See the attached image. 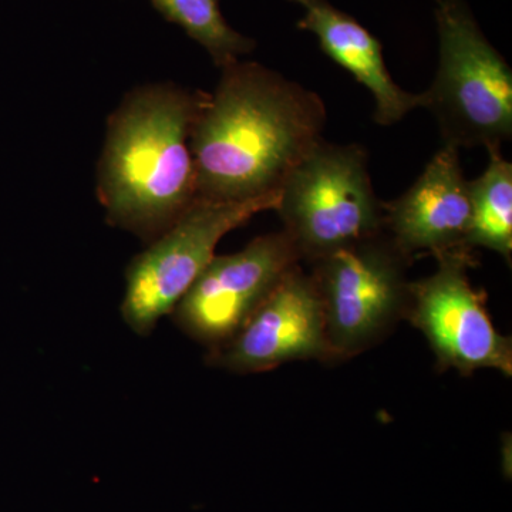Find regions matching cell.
<instances>
[{"instance_id": "12", "label": "cell", "mask_w": 512, "mask_h": 512, "mask_svg": "<svg viewBox=\"0 0 512 512\" xmlns=\"http://www.w3.org/2000/svg\"><path fill=\"white\" fill-rule=\"evenodd\" d=\"M487 168L476 180H468L470 224L466 245L485 248L503 256L508 265L512 258V164L501 148L488 150Z\"/></svg>"}, {"instance_id": "9", "label": "cell", "mask_w": 512, "mask_h": 512, "mask_svg": "<svg viewBox=\"0 0 512 512\" xmlns=\"http://www.w3.org/2000/svg\"><path fill=\"white\" fill-rule=\"evenodd\" d=\"M329 357L325 316L315 281L296 265L225 345L211 350V365L261 373L293 360Z\"/></svg>"}, {"instance_id": "10", "label": "cell", "mask_w": 512, "mask_h": 512, "mask_svg": "<svg viewBox=\"0 0 512 512\" xmlns=\"http://www.w3.org/2000/svg\"><path fill=\"white\" fill-rule=\"evenodd\" d=\"M470 192L460 148L444 144L412 187L383 202V228L407 258L466 245Z\"/></svg>"}, {"instance_id": "1", "label": "cell", "mask_w": 512, "mask_h": 512, "mask_svg": "<svg viewBox=\"0 0 512 512\" xmlns=\"http://www.w3.org/2000/svg\"><path fill=\"white\" fill-rule=\"evenodd\" d=\"M192 127L198 200L244 201L275 194L323 140L325 101L255 62H235Z\"/></svg>"}, {"instance_id": "8", "label": "cell", "mask_w": 512, "mask_h": 512, "mask_svg": "<svg viewBox=\"0 0 512 512\" xmlns=\"http://www.w3.org/2000/svg\"><path fill=\"white\" fill-rule=\"evenodd\" d=\"M301 256L284 231L262 235L239 252L215 255L171 315L211 350L229 342Z\"/></svg>"}, {"instance_id": "7", "label": "cell", "mask_w": 512, "mask_h": 512, "mask_svg": "<svg viewBox=\"0 0 512 512\" xmlns=\"http://www.w3.org/2000/svg\"><path fill=\"white\" fill-rule=\"evenodd\" d=\"M473 251L461 245L434 255L436 271L410 282L406 318L423 333L440 367L463 376L493 369L511 377V338L495 328L485 292L477 291L468 276L477 262Z\"/></svg>"}, {"instance_id": "4", "label": "cell", "mask_w": 512, "mask_h": 512, "mask_svg": "<svg viewBox=\"0 0 512 512\" xmlns=\"http://www.w3.org/2000/svg\"><path fill=\"white\" fill-rule=\"evenodd\" d=\"M275 211L301 261L311 264L384 232L383 202L359 144L323 138L286 175Z\"/></svg>"}, {"instance_id": "11", "label": "cell", "mask_w": 512, "mask_h": 512, "mask_svg": "<svg viewBox=\"0 0 512 512\" xmlns=\"http://www.w3.org/2000/svg\"><path fill=\"white\" fill-rule=\"evenodd\" d=\"M305 9L298 29L311 32L320 49L342 69L363 84L375 100V121L394 126L421 107V93H410L394 82L384 62L383 45L376 36L348 13L328 0H289Z\"/></svg>"}, {"instance_id": "5", "label": "cell", "mask_w": 512, "mask_h": 512, "mask_svg": "<svg viewBox=\"0 0 512 512\" xmlns=\"http://www.w3.org/2000/svg\"><path fill=\"white\" fill-rule=\"evenodd\" d=\"M278 202L279 191L244 201H195L128 265L121 303L124 322L137 335H150L210 264L221 239L256 214L275 211Z\"/></svg>"}, {"instance_id": "13", "label": "cell", "mask_w": 512, "mask_h": 512, "mask_svg": "<svg viewBox=\"0 0 512 512\" xmlns=\"http://www.w3.org/2000/svg\"><path fill=\"white\" fill-rule=\"evenodd\" d=\"M151 3L168 22L180 26L204 47L220 69L255 49V40L228 25L221 13L220 0H151Z\"/></svg>"}, {"instance_id": "3", "label": "cell", "mask_w": 512, "mask_h": 512, "mask_svg": "<svg viewBox=\"0 0 512 512\" xmlns=\"http://www.w3.org/2000/svg\"><path fill=\"white\" fill-rule=\"evenodd\" d=\"M439 66L421 93L444 144L501 148L512 137V70L487 39L466 0H439Z\"/></svg>"}, {"instance_id": "2", "label": "cell", "mask_w": 512, "mask_h": 512, "mask_svg": "<svg viewBox=\"0 0 512 512\" xmlns=\"http://www.w3.org/2000/svg\"><path fill=\"white\" fill-rule=\"evenodd\" d=\"M207 97L153 84L128 94L114 111L97 183L110 225L151 244L198 200L190 138Z\"/></svg>"}, {"instance_id": "14", "label": "cell", "mask_w": 512, "mask_h": 512, "mask_svg": "<svg viewBox=\"0 0 512 512\" xmlns=\"http://www.w3.org/2000/svg\"><path fill=\"white\" fill-rule=\"evenodd\" d=\"M436 2H439V0H436Z\"/></svg>"}, {"instance_id": "6", "label": "cell", "mask_w": 512, "mask_h": 512, "mask_svg": "<svg viewBox=\"0 0 512 512\" xmlns=\"http://www.w3.org/2000/svg\"><path fill=\"white\" fill-rule=\"evenodd\" d=\"M410 261L382 232L312 262L329 357L357 355L406 316Z\"/></svg>"}]
</instances>
